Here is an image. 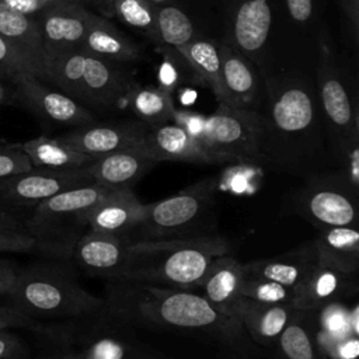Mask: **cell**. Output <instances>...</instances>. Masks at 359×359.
Listing matches in <instances>:
<instances>
[{
    "mask_svg": "<svg viewBox=\"0 0 359 359\" xmlns=\"http://www.w3.org/2000/svg\"><path fill=\"white\" fill-rule=\"evenodd\" d=\"M147 129L149 126L142 121L94 122L63 133L59 139L95 160L105 154L139 144L147 133Z\"/></svg>",
    "mask_w": 359,
    "mask_h": 359,
    "instance_id": "7c38bea8",
    "label": "cell"
},
{
    "mask_svg": "<svg viewBox=\"0 0 359 359\" xmlns=\"http://www.w3.org/2000/svg\"><path fill=\"white\" fill-rule=\"evenodd\" d=\"M114 189L88 182L65 189L34 206L28 227L52 241L73 248L86 227V215Z\"/></svg>",
    "mask_w": 359,
    "mask_h": 359,
    "instance_id": "ba28073f",
    "label": "cell"
},
{
    "mask_svg": "<svg viewBox=\"0 0 359 359\" xmlns=\"http://www.w3.org/2000/svg\"><path fill=\"white\" fill-rule=\"evenodd\" d=\"M34 165L17 144H0V180L31 170Z\"/></svg>",
    "mask_w": 359,
    "mask_h": 359,
    "instance_id": "8d00e7d4",
    "label": "cell"
},
{
    "mask_svg": "<svg viewBox=\"0 0 359 359\" xmlns=\"http://www.w3.org/2000/svg\"><path fill=\"white\" fill-rule=\"evenodd\" d=\"M140 144L156 163L185 161L219 164L216 157L199 139L191 136L184 128L174 122L149 126Z\"/></svg>",
    "mask_w": 359,
    "mask_h": 359,
    "instance_id": "2e32d148",
    "label": "cell"
},
{
    "mask_svg": "<svg viewBox=\"0 0 359 359\" xmlns=\"http://www.w3.org/2000/svg\"><path fill=\"white\" fill-rule=\"evenodd\" d=\"M32 324L31 317L24 314L14 306H0V331L17 327H28Z\"/></svg>",
    "mask_w": 359,
    "mask_h": 359,
    "instance_id": "f35d334b",
    "label": "cell"
},
{
    "mask_svg": "<svg viewBox=\"0 0 359 359\" xmlns=\"http://www.w3.org/2000/svg\"><path fill=\"white\" fill-rule=\"evenodd\" d=\"M0 227H14V229H17V227H21V223H20L18 217H15L10 212L0 208Z\"/></svg>",
    "mask_w": 359,
    "mask_h": 359,
    "instance_id": "f6af8a7d",
    "label": "cell"
},
{
    "mask_svg": "<svg viewBox=\"0 0 359 359\" xmlns=\"http://www.w3.org/2000/svg\"><path fill=\"white\" fill-rule=\"evenodd\" d=\"M215 181H199L187 189L144 205L142 222L128 236V243L188 237L192 229L213 205Z\"/></svg>",
    "mask_w": 359,
    "mask_h": 359,
    "instance_id": "52a82bcc",
    "label": "cell"
},
{
    "mask_svg": "<svg viewBox=\"0 0 359 359\" xmlns=\"http://www.w3.org/2000/svg\"><path fill=\"white\" fill-rule=\"evenodd\" d=\"M111 7L122 22L158 42L154 4L147 0H112Z\"/></svg>",
    "mask_w": 359,
    "mask_h": 359,
    "instance_id": "d6a6232c",
    "label": "cell"
},
{
    "mask_svg": "<svg viewBox=\"0 0 359 359\" xmlns=\"http://www.w3.org/2000/svg\"><path fill=\"white\" fill-rule=\"evenodd\" d=\"M86 167L77 170L32 167L28 171L3 178L0 180V201L20 206H35L65 189L93 182Z\"/></svg>",
    "mask_w": 359,
    "mask_h": 359,
    "instance_id": "30bf717a",
    "label": "cell"
},
{
    "mask_svg": "<svg viewBox=\"0 0 359 359\" xmlns=\"http://www.w3.org/2000/svg\"><path fill=\"white\" fill-rule=\"evenodd\" d=\"M156 24L160 45L180 48L195 39V29L191 18L175 6H156Z\"/></svg>",
    "mask_w": 359,
    "mask_h": 359,
    "instance_id": "1f68e13d",
    "label": "cell"
},
{
    "mask_svg": "<svg viewBox=\"0 0 359 359\" xmlns=\"http://www.w3.org/2000/svg\"><path fill=\"white\" fill-rule=\"evenodd\" d=\"M140 143L95 158L86 167L91 181L109 189H132L157 164Z\"/></svg>",
    "mask_w": 359,
    "mask_h": 359,
    "instance_id": "e0dca14e",
    "label": "cell"
},
{
    "mask_svg": "<svg viewBox=\"0 0 359 359\" xmlns=\"http://www.w3.org/2000/svg\"><path fill=\"white\" fill-rule=\"evenodd\" d=\"M41 79L95 109L121 107L123 95L132 86L111 62L86 55L79 49L46 56Z\"/></svg>",
    "mask_w": 359,
    "mask_h": 359,
    "instance_id": "277c9868",
    "label": "cell"
},
{
    "mask_svg": "<svg viewBox=\"0 0 359 359\" xmlns=\"http://www.w3.org/2000/svg\"><path fill=\"white\" fill-rule=\"evenodd\" d=\"M222 79L226 90L227 107L251 109L257 93V77L248 62L230 45L219 48Z\"/></svg>",
    "mask_w": 359,
    "mask_h": 359,
    "instance_id": "cb8c5ba5",
    "label": "cell"
},
{
    "mask_svg": "<svg viewBox=\"0 0 359 359\" xmlns=\"http://www.w3.org/2000/svg\"><path fill=\"white\" fill-rule=\"evenodd\" d=\"M0 35L22 55L31 59L39 67L42 76L45 52L36 20L0 1Z\"/></svg>",
    "mask_w": 359,
    "mask_h": 359,
    "instance_id": "d4e9b609",
    "label": "cell"
},
{
    "mask_svg": "<svg viewBox=\"0 0 359 359\" xmlns=\"http://www.w3.org/2000/svg\"><path fill=\"white\" fill-rule=\"evenodd\" d=\"M0 77H8L14 83L24 77L41 79L39 67L15 49L0 35Z\"/></svg>",
    "mask_w": 359,
    "mask_h": 359,
    "instance_id": "e575fe53",
    "label": "cell"
},
{
    "mask_svg": "<svg viewBox=\"0 0 359 359\" xmlns=\"http://www.w3.org/2000/svg\"><path fill=\"white\" fill-rule=\"evenodd\" d=\"M7 297L28 317L86 318L108 307L62 269L35 265L17 271Z\"/></svg>",
    "mask_w": 359,
    "mask_h": 359,
    "instance_id": "3957f363",
    "label": "cell"
},
{
    "mask_svg": "<svg viewBox=\"0 0 359 359\" xmlns=\"http://www.w3.org/2000/svg\"><path fill=\"white\" fill-rule=\"evenodd\" d=\"M7 101V88L0 84V104Z\"/></svg>",
    "mask_w": 359,
    "mask_h": 359,
    "instance_id": "c3c4849f",
    "label": "cell"
},
{
    "mask_svg": "<svg viewBox=\"0 0 359 359\" xmlns=\"http://www.w3.org/2000/svg\"><path fill=\"white\" fill-rule=\"evenodd\" d=\"M0 252H43L52 257H70L72 250L32 230L0 227Z\"/></svg>",
    "mask_w": 359,
    "mask_h": 359,
    "instance_id": "4dcf8cb0",
    "label": "cell"
},
{
    "mask_svg": "<svg viewBox=\"0 0 359 359\" xmlns=\"http://www.w3.org/2000/svg\"><path fill=\"white\" fill-rule=\"evenodd\" d=\"M160 52L163 53V62L157 70V87L168 94H172L184 80L182 70L180 69V62L182 60V56L177 50V48L165 45L160 46Z\"/></svg>",
    "mask_w": 359,
    "mask_h": 359,
    "instance_id": "d590c367",
    "label": "cell"
},
{
    "mask_svg": "<svg viewBox=\"0 0 359 359\" xmlns=\"http://www.w3.org/2000/svg\"><path fill=\"white\" fill-rule=\"evenodd\" d=\"M264 136L265 118L262 115L252 109L219 104L213 114L205 116L201 142L219 164H261L265 163Z\"/></svg>",
    "mask_w": 359,
    "mask_h": 359,
    "instance_id": "5b68a950",
    "label": "cell"
},
{
    "mask_svg": "<svg viewBox=\"0 0 359 359\" xmlns=\"http://www.w3.org/2000/svg\"><path fill=\"white\" fill-rule=\"evenodd\" d=\"M128 245L121 236L87 230L76 240L70 257L84 272L115 280L125 266Z\"/></svg>",
    "mask_w": 359,
    "mask_h": 359,
    "instance_id": "9a60e30c",
    "label": "cell"
},
{
    "mask_svg": "<svg viewBox=\"0 0 359 359\" xmlns=\"http://www.w3.org/2000/svg\"><path fill=\"white\" fill-rule=\"evenodd\" d=\"M358 196L359 188L341 168H332L304 178L294 192L293 210L318 229L358 227Z\"/></svg>",
    "mask_w": 359,
    "mask_h": 359,
    "instance_id": "8992f818",
    "label": "cell"
},
{
    "mask_svg": "<svg viewBox=\"0 0 359 359\" xmlns=\"http://www.w3.org/2000/svg\"><path fill=\"white\" fill-rule=\"evenodd\" d=\"M79 50L107 62H128L139 57L136 45L115 25L97 15Z\"/></svg>",
    "mask_w": 359,
    "mask_h": 359,
    "instance_id": "484cf974",
    "label": "cell"
},
{
    "mask_svg": "<svg viewBox=\"0 0 359 359\" xmlns=\"http://www.w3.org/2000/svg\"><path fill=\"white\" fill-rule=\"evenodd\" d=\"M108 306L123 320L210 339L229 359H251L254 345L240 320L216 310L202 294L185 289L118 282Z\"/></svg>",
    "mask_w": 359,
    "mask_h": 359,
    "instance_id": "6da1fadb",
    "label": "cell"
},
{
    "mask_svg": "<svg viewBox=\"0 0 359 359\" xmlns=\"http://www.w3.org/2000/svg\"><path fill=\"white\" fill-rule=\"evenodd\" d=\"M38 21L46 56L77 50L97 15L77 3L59 0L46 6Z\"/></svg>",
    "mask_w": 359,
    "mask_h": 359,
    "instance_id": "8fae6325",
    "label": "cell"
},
{
    "mask_svg": "<svg viewBox=\"0 0 359 359\" xmlns=\"http://www.w3.org/2000/svg\"><path fill=\"white\" fill-rule=\"evenodd\" d=\"M182 57L189 65L201 84L208 86L219 104L226 105V90L222 79V63L219 48L205 39H194L184 46L177 48Z\"/></svg>",
    "mask_w": 359,
    "mask_h": 359,
    "instance_id": "83f0119b",
    "label": "cell"
},
{
    "mask_svg": "<svg viewBox=\"0 0 359 359\" xmlns=\"http://www.w3.org/2000/svg\"><path fill=\"white\" fill-rule=\"evenodd\" d=\"M272 11L268 0H243L233 17L236 46L248 55L259 52L269 35Z\"/></svg>",
    "mask_w": 359,
    "mask_h": 359,
    "instance_id": "7402d4cb",
    "label": "cell"
},
{
    "mask_svg": "<svg viewBox=\"0 0 359 359\" xmlns=\"http://www.w3.org/2000/svg\"><path fill=\"white\" fill-rule=\"evenodd\" d=\"M178 98L184 105H191L196 100V91L191 88H181Z\"/></svg>",
    "mask_w": 359,
    "mask_h": 359,
    "instance_id": "bcb514c9",
    "label": "cell"
},
{
    "mask_svg": "<svg viewBox=\"0 0 359 359\" xmlns=\"http://www.w3.org/2000/svg\"><path fill=\"white\" fill-rule=\"evenodd\" d=\"M17 268L11 261L0 259V296H7L11 290L15 278H17Z\"/></svg>",
    "mask_w": 359,
    "mask_h": 359,
    "instance_id": "7bdbcfd3",
    "label": "cell"
},
{
    "mask_svg": "<svg viewBox=\"0 0 359 359\" xmlns=\"http://www.w3.org/2000/svg\"><path fill=\"white\" fill-rule=\"evenodd\" d=\"M17 146L28 156L34 167L50 170H77L94 161L93 157L73 149L62 139L38 136Z\"/></svg>",
    "mask_w": 359,
    "mask_h": 359,
    "instance_id": "4316f807",
    "label": "cell"
},
{
    "mask_svg": "<svg viewBox=\"0 0 359 359\" xmlns=\"http://www.w3.org/2000/svg\"><path fill=\"white\" fill-rule=\"evenodd\" d=\"M20 359H22V358H20Z\"/></svg>",
    "mask_w": 359,
    "mask_h": 359,
    "instance_id": "f5cc1de1",
    "label": "cell"
},
{
    "mask_svg": "<svg viewBox=\"0 0 359 359\" xmlns=\"http://www.w3.org/2000/svg\"><path fill=\"white\" fill-rule=\"evenodd\" d=\"M317 262L313 243L280 255L244 262L245 275L273 280L296 289Z\"/></svg>",
    "mask_w": 359,
    "mask_h": 359,
    "instance_id": "44dd1931",
    "label": "cell"
},
{
    "mask_svg": "<svg viewBox=\"0 0 359 359\" xmlns=\"http://www.w3.org/2000/svg\"><path fill=\"white\" fill-rule=\"evenodd\" d=\"M296 309L292 304H268L243 297L237 318L255 345H275L279 335L293 318Z\"/></svg>",
    "mask_w": 359,
    "mask_h": 359,
    "instance_id": "ffe728a7",
    "label": "cell"
},
{
    "mask_svg": "<svg viewBox=\"0 0 359 359\" xmlns=\"http://www.w3.org/2000/svg\"><path fill=\"white\" fill-rule=\"evenodd\" d=\"M18 98L36 115L67 126H84L95 122L93 112L62 91L43 86L36 77L15 81Z\"/></svg>",
    "mask_w": 359,
    "mask_h": 359,
    "instance_id": "4fadbf2b",
    "label": "cell"
},
{
    "mask_svg": "<svg viewBox=\"0 0 359 359\" xmlns=\"http://www.w3.org/2000/svg\"><path fill=\"white\" fill-rule=\"evenodd\" d=\"M344 10L351 20V24L353 27V31L358 32L359 25V0H342Z\"/></svg>",
    "mask_w": 359,
    "mask_h": 359,
    "instance_id": "ee69618b",
    "label": "cell"
},
{
    "mask_svg": "<svg viewBox=\"0 0 359 359\" xmlns=\"http://www.w3.org/2000/svg\"><path fill=\"white\" fill-rule=\"evenodd\" d=\"M172 122L184 128L191 136L201 140L205 126V116L199 112H194L189 109H174Z\"/></svg>",
    "mask_w": 359,
    "mask_h": 359,
    "instance_id": "74e56055",
    "label": "cell"
},
{
    "mask_svg": "<svg viewBox=\"0 0 359 359\" xmlns=\"http://www.w3.org/2000/svg\"><path fill=\"white\" fill-rule=\"evenodd\" d=\"M289 15L297 22H306L313 14V0H286Z\"/></svg>",
    "mask_w": 359,
    "mask_h": 359,
    "instance_id": "60d3db41",
    "label": "cell"
},
{
    "mask_svg": "<svg viewBox=\"0 0 359 359\" xmlns=\"http://www.w3.org/2000/svg\"><path fill=\"white\" fill-rule=\"evenodd\" d=\"M313 314L296 310L275 344L280 359H325L317 342Z\"/></svg>",
    "mask_w": 359,
    "mask_h": 359,
    "instance_id": "f1b7e54d",
    "label": "cell"
},
{
    "mask_svg": "<svg viewBox=\"0 0 359 359\" xmlns=\"http://www.w3.org/2000/svg\"><path fill=\"white\" fill-rule=\"evenodd\" d=\"M94 1H98L102 4H112V0H94Z\"/></svg>",
    "mask_w": 359,
    "mask_h": 359,
    "instance_id": "f907efd6",
    "label": "cell"
},
{
    "mask_svg": "<svg viewBox=\"0 0 359 359\" xmlns=\"http://www.w3.org/2000/svg\"><path fill=\"white\" fill-rule=\"evenodd\" d=\"M144 205L133 189H114L86 215L87 230L121 236L125 240L142 222ZM128 241V240H126Z\"/></svg>",
    "mask_w": 359,
    "mask_h": 359,
    "instance_id": "d6986e66",
    "label": "cell"
},
{
    "mask_svg": "<svg viewBox=\"0 0 359 359\" xmlns=\"http://www.w3.org/2000/svg\"><path fill=\"white\" fill-rule=\"evenodd\" d=\"M230 254L219 236H188L129 243L123 269L115 280L156 287L196 289L212 261Z\"/></svg>",
    "mask_w": 359,
    "mask_h": 359,
    "instance_id": "7a4b0ae2",
    "label": "cell"
},
{
    "mask_svg": "<svg viewBox=\"0 0 359 359\" xmlns=\"http://www.w3.org/2000/svg\"><path fill=\"white\" fill-rule=\"evenodd\" d=\"M149 3H151V4H154V6H161V4H167V3H170V1H172V0H147Z\"/></svg>",
    "mask_w": 359,
    "mask_h": 359,
    "instance_id": "681fc988",
    "label": "cell"
},
{
    "mask_svg": "<svg viewBox=\"0 0 359 359\" xmlns=\"http://www.w3.org/2000/svg\"><path fill=\"white\" fill-rule=\"evenodd\" d=\"M154 359H157V358H154Z\"/></svg>",
    "mask_w": 359,
    "mask_h": 359,
    "instance_id": "816d5d0a",
    "label": "cell"
},
{
    "mask_svg": "<svg viewBox=\"0 0 359 359\" xmlns=\"http://www.w3.org/2000/svg\"><path fill=\"white\" fill-rule=\"evenodd\" d=\"M358 275L345 273L317 258V262L294 289L293 307L300 311L316 313L330 303L356 294Z\"/></svg>",
    "mask_w": 359,
    "mask_h": 359,
    "instance_id": "5bb4252c",
    "label": "cell"
},
{
    "mask_svg": "<svg viewBox=\"0 0 359 359\" xmlns=\"http://www.w3.org/2000/svg\"><path fill=\"white\" fill-rule=\"evenodd\" d=\"M121 107L129 108L143 123L156 126L172 122L175 109L172 94L157 86L132 84L122 98Z\"/></svg>",
    "mask_w": 359,
    "mask_h": 359,
    "instance_id": "f546056e",
    "label": "cell"
},
{
    "mask_svg": "<svg viewBox=\"0 0 359 359\" xmlns=\"http://www.w3.org/2000/svg\"><path fill=\"white\" fill-rule=\"evenodd\" d=\"M0 1L20 13L31 15L36 11L43 10L46 6H49L55 1H59V0H0Z\"/></svg>",
    "mask_w": 359,
    "mask_h": 359,
    "instance_id": "b9f144b4",
    "label": "cell"
},
{
    "mask_svg": "<svg viewBox=\"0 0 359 359\" xmlns=\"http://www.w3.org/2000/svg\"><path fill=\"white\" fill-rule=\"evenodd\" d=\"M320 97L332 132V153L338 168L348 147L352 143L359 142V121L358 112L341 83L338 73L331 66L330 53L325 48H323L320 67Z\"/></svg>",
    "mask_w": 359,
    "mask_h": 359,
    "instance_id": "9c48e42d",
    "label": "cell"
},
{
    "mask_svg": "<svg viewBox=\"0 0 359 359\" xmlns=\"http://www.w3.org/2000/svg\"><path fill=\"white\" fill-rule=\"evenodd\" d=\"M241 297H247L268 304H292L294 300V289L276 283L273 280L247 276L241 285Z\"/></svg>",
    "mask_w": 359,
    "mask_h": 359,
    "instance_id": "836d02e7",
    "label": "cell"
},
{
    "mask_svg": "<svg viewBox=\"0 0 359 359\" xmlns=\"http://www.w3.org/2000/svg\"><path fill=\"white\" fill-rule=\"evenodd\" d=\"M317 258L337 269L358 275L359 271V230L351 226L320 229L318 236L311 241Z\"/></svg>",
    "mask_w": 359,
    "mask_h": 359,
    "instance_id": "603a6c76",
    "label": "cell"
},
{
    "mask_svg": "<svg viewBox=\"0 0 359 359\" xmlns=\"http://www.w3.org/2000/svg\"><path fill=\"white\" fill-rule=\"evenodd\" d=\"M245 279L244 262L230 254L216 257L196 289L220 313L237 318L241 302V285ZM238 320V318H237Z\"/></svg>",
    "mask_w": 359,
    "mask_h": 359,
    "instance_id": "ac0fdd59",
    "label": "cell"
},
{
    "mask_svg": "<svg viewBox=\"0 0 359 359\" xmlns=\"http://www.w3.org/2000/svg\"><path fill=\"white\" fill-rule=\"evenodd\" d=\"M21 341L11 332L0 331V359H20Z\"/></svg>",
    "mask_w": 359,
    "mask_h": 359,
    "instance_id": "ab89813d",
    "label": "cell"
},
{
    "mask_svg": "<svg viewBox=\"0 0 359 359\" xmlns=\"http://www.w3.org/2000/svg\"><path fill=\"white\" fill-rule=\"evenodd\" d=\"M156 356H151V355H149V356H146V358H143V359H154ZM59 359H101V358H90V356H81V355H76V353H70V352H66L62 358H59Z\"/></svg>",
    "mask_w": 359,
    "mask_h": 359,
    "instance_id": "7dc6e473",
    "label": "cell"
}]
</instances>
